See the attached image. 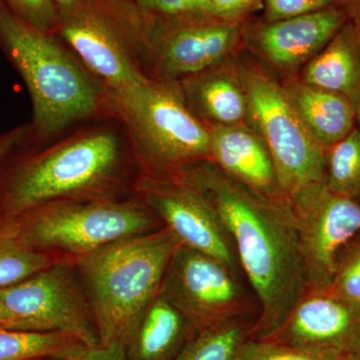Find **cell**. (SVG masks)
I'll use <instances>...</instances> for the list:
<instances>
[{
    "label": "cell",
    "instance_id": "31",
    "mask_svg": "<svg viewBox=\"0 0 360 360\" xmlns=\"http://www.w3.org/2000/svg\"><path fill=\"white\" fill-rule=\"evenodd\" d=\"M28 131V123L0 132V163L7 155L25 141Z\"/></svg>",
    "mask_w": 360,
    "mask_h": 360
},
{
    "label": "cell",
    "instance_id": "27",
    "mask_svg": "<svg viewBox=\"0 0 360 360\" xmlns=\"http://www.w3.org/2000/svg\"><path fill=\"white\" fill-rule=\"evenodd\" d=\"M7 8L40 32L56 34L60 15L51 0H1Z\"/></svg>",
    "mask_w": 360,
    "mask_h": 360
},
{
    "label": "cell",
    "instance_id": "17",
    "mask_svg": "<svg viewBox=\"0 0 360 360\" xmlns=\"http://www.w3.org/2000/svg\"><path fill=\"white\" fill-rule=\"evenodd\" d=\"M177 84L188 108L206 127L248 122V97L236 58Z\"/></svg>",
    "mask_w": 360,
    "mask_h": 360
},
{
    "label": "cell",
    "instance_id": "6",
    "mask_svg": "<svg viewBox=\"0 0 360 360\" xmlns=\"http://www.w3.org/2000/svg\"><path fill=\"white\" fill-rule=\"evenodd\" d=\"M151 16L130 0H77L60 18L65 40L110 90L150 79L146 70Z\"/></svg>",
    "mask_w": 360,
    "mask_h": 360
},
{
    "label": "cell",
    "instance_id": "2",
    "mask_svg": "<svg viewBox=\"0 0 360 360\" xmlns=\"http://www.w3.org/2000/svg\"><path fill=\"white\" fill-rule=\"evenodd\" d=\"M139 174L122 123L97 118L39 146L20 144L0 163V217L45 203L134 195Z\"/></svg>",
    "mask_w": 360,
    "mask_h": 360
},
{
    "label": "cell",
    "instance_id": "3",
    "mask_svg": "<svg viewBox=\"0 0 360 360\" xmlns=\"http://www.w3.org/2000/svg\"><path fill=\"white\" fill-rule=\"evenodd\" d=\"M0 49L32 101L25 146H44L84 123L113 116L110 89L65 40L27 25L1 0Z\"/></svg>",
    "mask_w": 360,
    "mask_h": 360
},
{
    "label": "cell",
    "instance_id": "37",
    "mask_svg": "<svg viewBox=\"0 0 360 360\" xmlns=\"http://www.w3.org/2000/svg\"><path fill=\"white\" fill-rule=\"evenodd\" d=\"M355 120L359 122L360 127V92L359 98H357L356 104H355Z\"/></svg>",
    "mask_w": 360,
    "mask_h": 360
},
{
    "label": "cell",
    "instance_id": "9",
    "mask_svg": "<svg viewBox=\"0 0 360 360\" xmlns=\"http://www.w3.org/2000/svg\"><path fill=\"white\" fill-rule=\"evenodd\" d=\"M70 258H59L20 283L0 288V303L11 314L13 330L65 333L86 347L99 345L86 293Z\"/></svg>",
    "mask_w": 360,
    "mask_h": 360
},
{
    "label": "cell",
    "instance_id": "25",
    "mask_svg": "<svg viewBox=\"0 0 360 360\" xmlns=\"http://www.w3.org/2000/svg\"><path fill=\"white\" fill-rule=\"evenodd\" d=\"M326 291L360 309V243L356 239L338 255L333 281Z\"/></svg>",
    "mask_w": 360,
    "mask_h": 360
},
{
    "label": "cell",
    "instance_id": "35",
    "mask_svg": "<svg viewBox=\"0 0 360 360\" xmlns=\"http://www.w3.org/2000/svg\"><path fill=\"white\" fill-rule=\"evenodd\" d=\"M77 0H51L52 4L58 8L60 18L66 13H70Z\"/></svg>",
    "mask_w": 360,
    "mask_h": 360
},
{
    "label": "cell",
    "instance_id": "23",
    "mask_svg": "<svg viewBox=\"0 0 360 360\" xmlns=\"http://www.w3.org/2000/svg\"><path fill=\"white\" fill-rule=\"evenodd\" d=\"M255 322L239 319L198 331L175 360H238Z\"/></svg>",
    "mask_w": 360,
    "mask_h": 360
},
{
    "label": "cell",
    "instance_id": "36",
    "mask_svg": "<svg viewBox=\"0 0 360 360\" xmlns=\"http://www.w3.org/2000/svg\"><path fill=\"white\" fill-rule=\"evenodd\" d=\"M0 329H13V317L0 303Z\"/></svg>",
    "mask_w": 360,
    "mask_h": 360
},
{
    "label": "cell",
    "instance_id": "33",
    "mask_svg": "<svg viewBox=\"0 0 360 360\" xmlns=\"http://www.w3.org/2000/svg\"><path fill=\"white\" fill-rule=\"evenodd\" d=\"M186 4L193 15L212 16V0H186Z\"/></svg>",
    "mask_w": 360,
    "mask_h": 360
},
{
    "label": "cell",
    "instance_id": "34",
    "mask_svg": "<svg viewBox=\"0 0 360 360\" xmlns=\"http://www.w3.org/2000/svg\"><path fill=\"white\" fill-rule=\"evenodd\" d=\"M335 2L347 14L349 20L360 25V0H335Z\"/></svg>",
    "mask_w": 360,
    "mask_h": 360
},
{
    "label": "cell",
    "instance_id": "18",
    "mask_svg": "<svg viewBox=\"0 0 360 360\" xmlns=\"http://www.w3.org/2000/svg\"><path fill=\"white\" fill-rule=\"evenodd\" d=\"M283 87L303 124L324 148H330L354 130V106L347 96L300 78H290Z\"/></svg>",
    "mask_w": 360,
    "mask_h": 360
},
{
    "label": "cell",
    "instance_id": "32",
    "mask_svg": "<svg viewBox=\"0 0 360 360\" xmlns=\"http://www.w3.org/2000/svg\"><path fill=\"white\" fill-rule=\"evenodd\" d=\"M73 360H127L125 347L122 345L87 347L82 354Z\"/></svg>",
    "mask_w": 360,
    "mask_h": 360
},
{
    "label": "cell",
    "instance_id": "11",
    "mask_svg": "<svg viewBox=\"0 0 360 360\" xmlns=\"http://www.w3.org/2000/svg\"><path fill=\"white\" fill-rule=\"evenodd\" d=\"M307 291H326L341 251L360 232V202L328 188L326 179L290 200Z\"/></svg>",
    "mask_w": 360,
    "mask_h": 360
},
{
    "label": "cell",
    "instance_id": "13",
    "mask_svg": "<svg viewBox=\"0 0 360 360\" xmlns=\"http://www.w3.org/2000/svg\"><path fill=\"white\" fill-rule=\"evenodd\" d=\"M134 194L181 245L217 258L240 276V264L226 227L205 193L181 174L139 176Z\"/></svg>",
    "mask_w": 360,
    "mask_h": 360
},
{
    "label": "cell",
    "instance_id": "38",
    "mask_svg": "<svg viewBox=\"0 0 360 360\" xmlns=\"http://www.w3.org/2000/svg\"><path fill=\"white\" fill-rule=\"evenodd\" d=\"M30 360H66L63 359H56V357H42V359H35Z\"/></svg>",
    "mask_w": 360,
    "mask_h": 360
},
{
    "label": "cell",
    "instance_id": "5",
    "mask_svg": "<svg viewBox=\"0 0 360 360\" xmlns=\"http://www.w3.org/2000/svg\"><path fill=\"white\" fill-rule=\"evenodd\" d=\"M110 104L127 132L139 176L179 174L210 160V129L188 108L177 82L148 79L110 90Z\"/></svg>",
    "mask_w": 360,
    "mask_h": 360
},
{
    "label": "cell",
    "instance_id": "20",
    "mask_svg": "<svg viewBox=\"0 0 360 360\" xmlns=\"http://www.w3.org/2000/svg\"><path fill=\"white\" fill-rule=\"evenodd\" d=\"M305 84L347 96L355 110L360 92V25L348 20L300 75Z\"/></svg>",
    "mask_w": 360,
    "mask_h": 360
},
{
    "label": "cell",
    "instance_id": "39",
    "mask_svg": "<svg viewBox=\"0 0 360 360\" xmlns=\"http://www.w3.org/2000/svg\"><path fill=\"white\" fill-rule=\"evenodd\" d=\"M345 360H359V355H352Z\"/></svg>",
    "mask_w": 360,
    "mask_h": 360
},
{
    "label": "cell",
    "instance_id": "41",
    "mask_svg": "<svg viewBox=\"0 0 360 360\" xmlns=\"http://www.w3.org/2000/svg\"><path fill=\"white\" fill-rule=\"evenodd\" d=\"M359 360H360V352H359Z\"/></svg>",
    "mask_w": 360,
    "mask_h": 360
},
{
    "label": "cell",
    "instance_id": "1",
    "mask_svg": "<svg viewBox=\"0 0 360 360\" xmlns=\"http://www.w3.org/2000/svg\"><path fill=\"white\" fill-rule=\"evenodd\" d=\"M180 174L202 191L226 227L257 298L252 338L266 340L307 291L290 201L253 191L210 160Z\"/></svg>",
    "mask_w": 360,
    "mask_h": 360
},
{
    "label": "cell",
    "instance_id": "8",
    "mask_svg": "<svg viewBox=\"0 0 360 360\" xmlns=\"http://www.w3.org/2000/svg\"><path fill=\"white\" fill-rule=\"evenodd\" d=\"M248 97V122L269 148L281 191L290 201L303 187L326 179L328 149L304 127L276 78L255 61L238 60Z\"/></svg>",
    "mask_w": 360,
    "mask_h": 360
},
{
    "label": "cell",
    "instance_id": "22",
    "mask_svg": "<svg viewBox=\"0 0 360 360\" xmlns=\"http://www.w3.org/2000/svg\"><path fill=\"white\" fill-rule=\"evenodd\" d=\"M56 260L27 245L15 219L0 217V288L20 283Z\"/></svg>",
    "mask_w": 360,
    "mask_h": 360
},
{
    "label": "cell",
    "instance_id": "14",
    "mask_svg": "<svg viewBox=\"0 0 360 360\" xmlns=\"http://www.w3.org/2000/svg\"><path fill=\"white\" fill-rule=\"evenodd\" d=\"M348 20L338 6L274 22L250 20L245 46L274 70L291 75L302 70Z\"/></svg>",
    "mask_w": 360,
    "mask_h": 360
},
{
    "label": "cell",
    "instance_id": "30",
    "mask_svg": "<svg viewBox=\"0 0 360 360\" xmlns=\"http://www.w3.org/2000/svg\"><path fill=\"white\" fill-rule=\"evenodd\" d=\"M151 18H172L188 15L186 0H130Z\"/></svg>",
    "mask_w": 360,
    "mask_h": 360
},
{
    "label": "cell",
    "instance_id": "28",
    "mask_svg": "<svg viewBox=\"0 0 360 360\" xmlns=\"http://www.w3.org/2000/svg\"><path fill=\"white\" fill-rule=\"evenodd\" d=\"M264 13L262 20L274 22L305 15L331 6L335 0H264Z\"/></svg>",
    "mask_w": 360,
    "mask_h": 360
},
{
    "label": "cell",
    "instance_id": "15",
    "mask_svg": "<svg viewBox=\"0 0 360 360\" xmlns=\"http://www.w3.org/2000/svg\"><path fill=\"white\" fill-rule=\"evenodd\" d=\"M264 340L347 355L360 352V309L328 291H307L276 333Z\"/></svg>",
    "mask_w": 360,
    "mask_h": 360
},
{
    "label": "cell",
    "instance_id": "10",
    "mask_svg": "<svg viewBox=\"0 0 360 360\" xmlns=\"http://www.w3.org/2000/svg\"><path fill=\"white\" fill-rule=\"evenodd\" d=\"M245 22L212 16L151 18L146 70L150 79L179 82L232 58L245 46Z\"/></svg>",
    "mask_w": 360,
    "mask_h": 360
},
{
    "label": "cell",
    "instance_id": "26",
    "mask_svg": "<svg viewBox=\"0 0 360 360\" xmlns=\"http://www.w3.org/2000/svg\"><path fill=\"white\" fill-rule=\"evenodd\" d=\"M352 355L329 350L307 349L271 340L251 338L238 360H345Z\"/></svg>",
    "mask_w": 360,
    "mask_h": 360
},
{
    "label": "cell",
    "instance_id": "12",
    "mask_svg": "<svg viewBox=\"0 0 360 360\" xmlns=\"http://www.w3.org/2000/svg\"><path fill=\"white\" fill-rule=\"evenodd\" d=\"M160 293L198 331L245 319L250 310L238 274L217 258L181 245L168 264Z\"/></svg>",
    "mask_w": 360,
    "mask_h": 360
},
{
    "label": "cell",
    "instance_id": "24",
    "mask_svg": "<svg viewBox=\"0 0 360 360\" xmlns=\"http://www.w3.org/2000/svg\"><path fill=\"white\" fill-rule=\"evenodd\" d=\"M326 181L328 188L352 200L360 198V129H354L328 149Z\"/></svg>",
    "mask_w": 360,
    "mask_h": 360
},
{
    "label": "cell",
    "instance_id": "7",
    "mask_svg": "<svg viewBox=\"0 0 360 360\" xmlns=\"http://www.w3.org/2000/svg\"><path fill=\"white\" fill-rule=\"evenodd\" d=\"M15 219L28 245L70 259L155 231L160 224L135 194L110 200L52 201Z\"/></svg>",
    "mask_w": 360,
    "mask_h": 360
},
{
    "label": "cell",
    "instance_id": "16",
    "mask_svg": "<svg viewBox=\"0 0 360 360\" xmlns=\"http://www.w3.org/2000/svg\"><path fill=\"white\" fill-rule=\"evenodd\" d=\"M210 129V161L253 191L279 200L284 196L276 165L262 135L250 122Z\"/></svg>",
    "mask_w": 360,
    "mask_h": 360
},
{
    "label": "cell",
    "instance_id": "21",
    "mask_svg": "<svg viewBox=\"0 0 360 360\" xmlns=\"http://www.w3.org/2000/svg\"><path fill=\"white\" fill-rule=\"evenodd\" d=\"M86 348L82 341L65 333L0 329V360H73Z\"/></svg>",
    "mask_w": 360,
    "mask_h": 360
},
{
    "label": "cell",
    "instance_id": "4",
    "mask_svg": "<svg viewBox=\"0 0 360 360\" xmlns=\"http://www.w3.org/2000/svg\"><path fill=\"white\" fill-rule=\"evenodd\" d=\"M179 245L163 226L72 259L84 281L99 345L125 347L160 292Z\"/></svg>",
    "mask_w": 360,
    "mask_h": 360
},
{
    "label": "cell",
    "instance_id": "40",
    "mask_svg": "<svg viewBox=\"0 0 360 360\" xmlns=\"http://www.w3.org/2000/svg\"><path fill=\"white\" fill-rule=\"evenodd\" d=\"M355 239H356V240H359L360 243V232H359V236H357L356 238H355Z\"/></svg>",
    "mask_w": 360,
    "mask_h": 360
},
{
    "label": "cell",
    "instance_id": "19",
    "mask_svg": "<svg viewBox=\"0 0 360 360\" xmlns=\"http://www.w3.org/2000/svg\"><path fill=\"white\" fill-rule=\"evenodd\" d=\"M186 315L160 292L125 345L127 360H175L195 335Z\"/></svg>",
    "mask_w": 360,
    "mask_h": 360
},
{
    "label": "cell",
    "instance_id": "29",
    "mask_svg": "<svg viewBox=\"0 0 360 360\" xmlns=\"http://www.w3.org/2000/svg\"><path fill=\"white\" fill-rule=\"evenodd\" d=\"M264 0H212V16L227 22H245Z\"/></svg>",
    "mask_w": 360,
    "mask_h": 360
}]
</instances>
